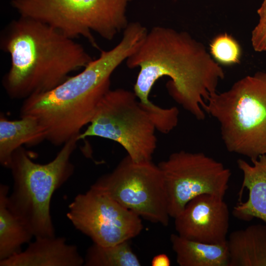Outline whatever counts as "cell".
<instances>
[{"mask_svg": "<svg viewBox=\"0 0 266 266\" xmlns=\"http://www.w3.org/2000/svg\"><path fill=\"white\" fill-rule=\"evenodd\" d=\"M126 61L129 68H140L133 92L143 104L152 102L149 97L155 83L167 76L169 94L199 120L205 118L203 106L225 77L201 42L186 32L161 26L148 31Z\"/></svg>", "mask_w": 266, "mask_h": 266, "instance_id": "6da1fadb", "label": "cell"}, {"mask_svg": "<svg viewBox=\"0 0 266 266\" xmlns=\"http://www.w3.org/2000/svg\"><path fill=\"white\" fill-rule=\"evenodd\" d=\"M140 42L135 32L125 31L116 45L107 51L101 50L100 56L80 73L48 91L25 99L21 116L36 118L46 133V140L54 145H63L78 137L110 90L111 74L136 50Z\"/></svg>", "mask_w": 266, "mask_h": 266, "instance_id": "7a4b0ae2", "label": "cell"}, {"mask_svg": "<svg viewBox=\"0 0 266 266\" xmlns=\"http://www.w3.org/2000/svg\"><path fill=\"white\" fill-rule=\"evenodd\" d=\"M1 50L10 58L3 79L8 96L28 97L48 91L93 59L80 43L51 26L19 16L0 34Z\"/></svg>", "mask_w": 266, "mask_h": 266, "instance_id": "3957f363", "label": "cell"}, {"mask_svg": "<svg viewBox=\"0 0 266 266\" xmlns=\"http://www.w3.org/2000/svg\"><path fill=\"white\" fill-rule=\"evenodd\" d=\"M78 141L75 137L65 143L55 158L45 164L32 161L22 147L12 156L9 168L13 186L7 198V206L34 237L55 236L50 214L51 198L73 174L70 158Z\"/></svg>", "mask_w": 266, "mask_h": 266, "instance_id": "277c9868", "label": "cell"}, {"mask_svg": "<svg viewBox=\"0 0 266 266\" xmlns=\"http://www.w3.org/2000/svg\"><path fill=\"white\" fill-rule=\"evenodd\" d=\"M203 109L219 124L228 151L250 160L266 154V71L246 76L228 90L212 94Z\"/></svg>", "mask_w": 266, "mask_h": 266, "instance_id": "5b68a950", "label": "cell"}, {"mask_svg": "<svg viewBox=\"0 0 266 266\" xmlns=\"http://www.w3.org/2000/svg\"><path fill=\"white\" fill-rule=\"evenodd\" d=\"M133 0H11L19 16L44 23L74 39L83 37L98 48L93 33L108 40L126 28Z\"/></svg>", "mask_w": 266, "mask_h": 266, "instance_id": "8992f818", "label": "cell"}, {"mask_svg": "<svg viewBox=\"0 0 266 266\" xmlns=\"http://www.w3.org/2000/svg\"><path fill=\"white\" fill-rule=\"evenodd\" d=\"M156 128L134 92L110 90L78 140L96 136L118 143L135 162L152 161L157 148Z\"/></svg>", "mask_w": 266, "mask_h": 266, "instance_id": "52a82bcc", "label": "cell"}, {"mask_svg": "<svg viewBox=\"0 0 266 266\" xmlns=\"http://www.w3.org/2000/svg\"><path fill=\"white\" fill-rule=\"evenodd\" d=\"M141 218L168 225L166 188L162 172L152 161L135 162L128 155L113 171L91 186Z\"/></svg>", "mask_w": 266, "mask_h": 266, "instance_id": "ba28073f", "label": "cell"}, {"mask_svg": "<svg viewBox=\"0 0 266 266\" xmlns=\"http://www.w3.org/2000/svg\"><path fill=\"white\" fill-rule=\"evenodd\" d=\"M158 165L164 179L168 214L173 218L194 198L207 194L224 198L229 188L230 170L202 152H174Z\"/></svg>", "mask_w": 266, "mask_h": 266, "instance_id": "9c48e42d", "label": "cell"}, {"mask_svg": "<svg viewBox=\"0 0 266 266\" xmlns=\"http://www.w3.org/2000/svg\"><path fill=\"white\" fill-rule=\"evenodd\" d=\"M66 217L93 243L104 246L130 240L143 228L141 217L91 187L75 197L68 205Z\"/></svg>", "mask_w": 266, "mask_h": 266, "instance_id": "30bf717a", "label": "cell"}, {"mask_svg": "<svg viewBox=\"0 0 266 266\" xmlns=\"http://www.w3.org/2000/svg\"><path fill=\"white\" fill-rule=\"evenodd\" d=\"M177 234L208 244L227 241L230 211L224 198L204 194L191 200L174 218Z\"/></svg>", "mask_w": 266, "mask_h": 266, "instance_id": "8fae6325", "label": "cell"}, {"mask_svg": "<svg viewBox=\"0 0 266 266\" xmlns=\"http://www.w3.org/2000/svg\"><path fill=\"white\" fill-rule=\"evenodd\" d=\"M84 258L64 237L36 236L24 251L0 261V266H81Z\"/></svg>", "mask_w": 266, "mask_h": 266, "instance_id": "7c38bea8", "label": "cell"}, {"mask_svg": "<svg viewBox=\"0 0 266 266\" xmlns=\"http://www.w3.org/2000/svg\"><path fill=\"white\" fill-rule=\"evenodd\" d=\"M251 161L252 164L241 159L237 161L243 174L240 194L246 188L248 197L234 207L233 213L242 220L257 218L266 223V154Z\"/></svg>", "mask_w": 266, "mask_h": 266, "instance_id": "4fadbf2b", "label": "cell"}, {"mask_svg": "<svg viewBox=\"0 0 266 266\" xmlns=\"http://www.w3.org/2000/svg\"><path fill=\"white\" fill-rule=\"evenodd\" d=\"M18 120L0 118V162L9 168L13 153L23 145L33 146L46 139V133L37 120L30 116Z\"/></svg>", "mask_w": 266, "mask_h": 266, "instance_id": "5bb4252c", "label": "cell"}, {"mask_svg": "<svg viewBox=\"0 0 266 266\" xmlns=\"http://www.w3.org/2000/svg\"><path fill=\"white\" fill-rule=\"evenodd\" d=\"M229 266H266V224H254L231 233Z\"/></svg>", "mask_w": 266, "mask_h": 266, "instance_id": "9a60e30c", "label": "cell"}, {"mask_svg": "<svg viewBox=\"0 0 266 266\" xmlns=\"http://www.w3.org/2000/svg\"><path fill=\"white\" fill-rule=\"evenodd\" d=\"M176 262L180 266H229L227 241L208 244L183 238L177 234L170 236Z\"/></svg>", "mask_w": 266, "mask_h": 266, "instance_id": "2e32d148", "label": "cell"}, {"mask_svg": "<svg viewBox=\"0 0 266 266\" xmlns=\"http://www.w3.org/2000/svg\"><path fill=\"white\" fill-rule=\"evenodd\" d=\"M9 187L0 186V261L6 259L22 251L21 247L29 243L33 233L8 208L7 200Z\"/></svg>", "mask_w": 266, "mask_h": 266, "instance_id": "e0dca14e", "label": "cell"}, {"mask_svg": "<svg viewBox=\"0 0 266 266\" xmlns=\"http://www.w3.org/2000/svg\"><path fill=\"white\" fill-rule=\"evenodd\" d=\"M85 266H140L141 264L133 251L130 240L111 246L93 243L84 257Z\"/></svg>", "mask_w": 266, "mask_h": 266, "instance_id": "ac0fdd59", "label": "cell"}, {"mask_svg": "<svg viewBox=\"0 0 266 266\" xmlns=\"http://www.w3.org/2000/svg\"><path fill=\"white\" fill-rule=\"evenodd\" d=\"M210 51L215 61L225 65L239 63L241 48L237 41L225 33L217 35L210 44Z\"/></svg>", "mask_w": 266, "mask_h": 266, "instance_id": "d6986e66", "label": "cell"}, {"mask_svg": "<svg viewBox=\"0 0 266 266\" xmlns=\"http://www.w3.org/2000/svg\"><path fill=\"white\" fill-rule=\"evenodd\" d=\"M259 20L251 33L253 49L258 52L266 51V0H263L257 10Z\"/></svg>", "mask_w": 266, "mask_h": 266, "instance_id": "ffe728a7", "label": "cell"}, {"mask_svg": "<svg viewBox=\"0 0 266 266\" xmlns=\"http://www.w3.org/2000/svg\"><path fill=\"white\" fill-rule=\"evenodd\" d=\"M151 264L152 266H169L170 261L167 255L162 253L155 256Z\"/></svg>", "mask_w": 266, "mask_h": 266, "instance_id": "44dd1931", "label": "cell"}]
</instances>
